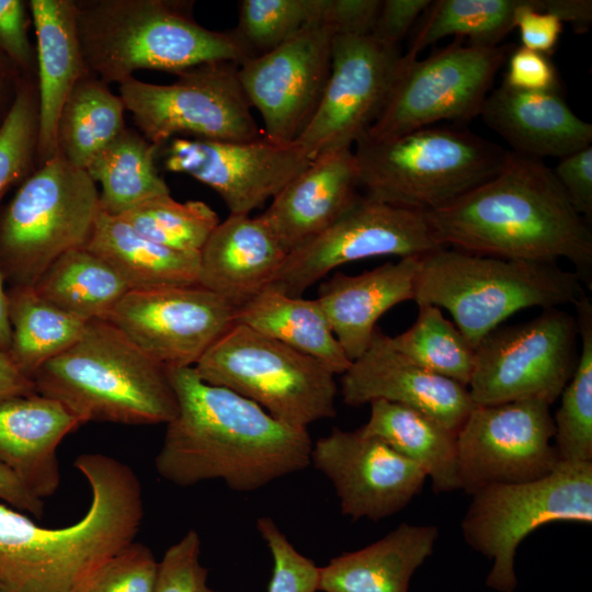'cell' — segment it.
Returning a JSON list of instances; mask_svg holds the SVG:
<instances>
[{
  "label": "cell",
  "mask_w": 592,
  "mask_h": 592,
  "mask_svg": "<svg viewBox=\"0 0 592 592\" xmlns=\"http://www.w3.org/2000/svg\"><path fill=\"white\" fill-rule=\"evenodd\" d=\"M178 413L155 458L158 475L190 487L219 479L251 492L310 464L307 429L286 424L252 400L203 380L194 367L167 368Z\"/></svg>",
  "instance_id": "obj_1"
},
{
  "label": "cell",
  "mask_w": 592,
  "mask_h": 592,
  "mask_svg": "<svg viewBox=\"0 0 592 592\" xmlns=\"http://www.w3.org/2000/svg\"><path fill=\"white\" fill-rule=\"evenodd\" d=\"M425 215L443 247L534 262L565 259L592 287L591 229L540 159L508 151L496 175Z\"/></svg>",
  "instance_id": "obj_2"
},
{
  "label": "cell",
  "mask_w": 592,
  "mask_h": 592,
  "mask_svg": "<svg viewBox=\"0 0 592 592\" xmlns=\"http://www.w3.org/2000/svg\"><path fill=\"white\" fill-rule=\"evenodd\" d=\"M73 466L91 492L77 522L44 527L0 503L3 592H82L105 561L135 540L144 517L136 473L100 453L81 454Z\"/></svg>",
  "instance_id": "obj_3"
},
{
  "label": "cell",
  "mask_w": 592,
  "mask_h": 592,
  "mask_svg": "<svg viewBox=\"0 0 592 592\" xmlns=\"http://www.w3.org/2000/svg\"><path fill=\"white\" fill-rule=\"evenodd\" d=\"M81 53L88 70L122 83L140 69L179 73L214 61L248 59L234 31L198 24L193 2L179 0H75Z\"/></svg>",
  "instance_id": "obj_4"
},
{
  "label": "cell",
  "mask_w": 592,
  "mask_h": 592,
  "mask_svg": "<svg viewBox=\"0 0 592 592\" xmlns=\"http://www.w3.org/2000/svg\"><path fill=\"white\" fill-rule=\"evenodd\" d=\"M36 392L60 402L81 424L169 423L178 401L167 368L104 319L34 375Z\"/></svg>",
  "instance_id": "obj_5"
},
{
  "label": "cell",
  "mask_w": 592,
  "mask_h": 592,
  "mask_svg": "<svg viewBox=\"0 0 592 592\" xmlns=\"http://www.w3.org/2000/svg\"><path fill=\"white\" fill-rule=\"evenodd\" d=\"M573 270L554 262L512 260L440 248L420 258L413 300L446 309L476 350L515 312L576 305L585 296Z\"/></svg>",
  "instance_id": "obj_6"
},
{
  "label": "cell",
  "mask_w": 592,
  "mask_h": 592,
  "mask_svg": "<svg viewBox=\"0 0 592 592\" xmlns=\"http://www.w3.org/2000/svg\"><path fill=\"white\" fill-rule=\"evenodd\" d=\"M365 196L420 212L440 208L496 175L508 151L467 130L428 126L353 150Z\"/></svg>",
  "instance_id": "obj_7"
},
{
  "label": "cell",
  "mask_w": 592,
  "mask_h": 592,
  "mask_svg": "<svg viewBox=\"0 0 592 592\" xmlns=\"http://www.w3.org/2000/svg\"><path fill=\"white\" fill-rule=\"evenodd\" d=\"M100 212L95 182L56 152L22 181L0 217L4 282L33 287L59 257L88 246Z\"/></svg>",
  "instance_id": "obj_8"
},
{
  "label": "cell",
  "mask_w": 592,
  "mask_h": 592,
  "mask_svg": "<svg viewBox=\"0 0 592 592\" xmlns=\"http://www.w3.org/2000/svg\"><path fill=\"white\" fill-rule=\"evenodd\" d=\"M212 385L252 400L295 428L337 414L334 374L303 354L246 325L235 322L194 366Z\"/></svg>",
  "instance_id": "obj_9"
},
{
  "label": "cell",
  "mask_w": 592,
  "mask_h": 592,
  "mask_svg": "<svg viewBox=\"0 0 592 592\" xmlns=\"http://www.w3.org/2000/svg\"><path fill=\"white\" fill-rule=\"evenodd\" d=\"M470 496L463 537L492 560L487 587L513 592L519 583L515 555L526 536L551 522L592 523V462H559L537 480L490 485Z\"/></svg>",
  "instance_id": "obj_10"
},
{
  "label": "cell",
  "mask_w": 592,
  "mask_h": 592,
  "mask_svg": "<svg viewBox=\"0 0 592 592\" xmlns=\"http://www.w3.org/2000/svg\"><path fill=\"white\" fill-rule=\"evenodd\" d=\"M239 65L206 62L177 73L169 84L134 77L119 84V96L138 132L162 147L178 137L251 141L263 137L241 88Z\"/></svg>",
  "instance_id": "obj_11"
},
{
  "label": "cell",
  "mask_w": 592,
  "mask_h": 592,
  "mask_svg": "<svg viewBox=\"0 0 592 592\" xmlns=\"http://www.w3.org/2000/svg\"><path fill=\"white\" fill-rule=\"evenodd\" d=\"M576 317L560 308L498 327L475 350L468 390L476 406L559 398L578 362Z\"/></svg>",
  "instance_id": "obj_12"
},
{
  "label": "cell",
  "mask_w": 592,
  "mask_h": 592,
  "mask_svg": "<svg viewBox=\"0 0 592 592\" xmlns=\"http://www.w3.org/2000/svg\"><path fill=\"white\" fill-rule=\"evenodd\" d=\"M506 46H465L454 42L422 59L402 55L387 101L365 135L385 139L441 121H469L480 114Z\"/></svg>",
  "instance_id": "obj_13"
},
{
  "label": "cell",
  "mask_w": 592,
  "mask_h": 592,
  "mask_svg": "<svg viewBox=\"0 0 592 592\" xmlns=\"http://www.w3.org/2000/svg\"><path fill=\"white\" fill-rule=\"evenodd\" d=\"M440 248L424 212L358 194L326 230L288 252L267 288L300 297L342 264L385 255L422 258Z\"/></svg>",
  "instance_id": "obj_14"
},
{
  "label": "cell",
  "mask_w": 592,
  "mask_h": 592,
  "mask_svg": "<svg viewBox=\"0 0 592 592\" xmlns=\"http://www.w3.org/2000/svg\"><path fill=\"white\" fill-rule=\"evenodd\" d=\"M460 490L537 480L559 464L550 405L524 399L476 406L457 430Z\"/></svg>",
  "instance_id": "obj_15"
},
{
  "label": "cell",
  "mask_w": 592,
  "mask_h": 592,
  "mask_svg": "<svg viewBox=\"0 0 592 592\" xmlns=\"http://www.w3.org/2000/svg\"><path fill=\"white\" fill-rule=\"evenodd\" d=\"M401 66L398 47L371 35H334L322 98L295 144L311 160L352 149L382 112Z\"/></svg>",
  "instance_id": "obj_16"
},
{
  "label": "cell",
  "mask_w": 592,
  "mask_h": 592,
  "mask_svg": "<svg viewBox=\"0 0 592 592\" xmlns=\"http://www.w3.org/2000/svg\"><path fill=\"white\" fill-rule=\"evenodd\" d=\"M237 308L207 288L128 291L104 320L166 368L194 367L236 322Z\"/></svg>",
  "instance_id": "obj_17"
},
{
  "label": "cell",
  "mask_w": 592,
  "mask_h": 592,
  "mask_svg": "<svg viewBox=\"0 0 592 592\" xmlns=\"http://www.w3.org/2000/svg\"><path fill=\"white\" fill-rule=\"evenodd\" d=\"M334 32L311 23L285 43L239 65L241 88L263 119V135L292 145L322 98L331 68Z\"/></svg>",
  "instance_id": "obj_18"
},
{
  "label": "cell",
  "mask_w": 592,
  "mask_h": 592,
  "mask_svg": "<svg viewBox=\"0 0 592 592\" xmlns=\"http://www.w3.org/2000/svg\"><path fill=\"white\" fill-rule=\"evenodd\" d=\"M160 152L170 172L187 174L214 190L230 214H247L273 198L311 162L295 143L264 136L251 141L173 138Z\"/></svg>",
  "instance_id": "obj_19"
},
{
  "label": "cell",
  "mask_w": 592,
  "mask_h": 592,
  "mask_svg": "<svg viewBox=\"0 0 592 592\" xmlns=\"http://www.w3.org/2000/svg\"><path fill=\"white\" fill-rule=\"evenodd\" d=\"M310 464L331 481L341 513L354 521L397 514L426 480L418 465L360 429L333 428L312 443Z\"/></svg>",
  "instance_id": "obj_20"
},
{
  "label": "cell",
  "mask_w": 592,
  "mask_h": 592,
  "mask_svg": "<svg viewBox=\"0 0 592 592\" xmlns=\"http://www.w3.org/2000/svg\"><path fill=\"white\" fill-rule=\"evenodd\" d=\"M341 396L358 407L386 400L421 411L457 431L476 407L468 387L394 350L376 327L367 350L341 375Z\"/></svg>",
  "instance_id": "obj_21"
},
{
  "label": "cell",
  "mask_w": 592,
  "mask_h": 592,
  "mask_svg": "<svg viewBox=\"0 0 592 592\" xmlns=\"http://www.w3.org/2000/svg\"><path fill=\"white\" fill-rule=\"evenodd\" d=\"M287 254L261 215L229 214L200 252L197 284L238 309L271 285Z\"/></svg>",
  "instance_id": "obj_22"
},
{
  "label": "cell",
  "mask_w": 592,
  "mask_h": 592,
  "mask_svg": "<svg viewBox=\"0 0 592 592\" xmlns=\"http://www.w3.org/2000/svg\"><path fill=\"white\" fill-rule=\"evenodd\" d=\"M352 149L322 153L291 180L261 214L287 252L332 225L358 196Z\"/></svg>",
  "instance_id": "obj_23"
},
{
  "label": "cell",
  "mask_w": 592,
  "mask_h": 592,
  "mask_svg": "<svg viewBox=\"0 0 592 592\" xmlns=\"http://www.w3.org/2000/svg\"><path fill=\"white\" fill-rule=\"evenodd\" d=\"M419 267L420 258H400L357 275L337 272L321 284L317 300L351 362L367 350L385 312L413 300Z\"/></svg>",
  "instance_id": "obj_24"
},
{
  "label": "cell",
  "mask_w": 592,
  "mask_h": 592,
  "mask_svg": "<svg viewBox=\"0 0 592 592\" xmlns=\"http://www.w3.org/2000/svg\"><path fill=\"white\" fill-rule=\"evenodd\" d=\"M519 155L563 158L591 146L592 125L558 91H522L504 83L487 95L480 114Z\"/></svg>",
  "instance_id": "obj_25"
},
{
  "label": "cell",
  "mask_w": 592,
  "mask_h": 592,
  "mask_svg": "<svg viewBox=\"0 0 592 592\" xmlns=\"http://www.w3.org/2000/svg\"><path fill=\"white\" fill-rule=\"evenodd\" d=\"M80 425L60 402L37 392L0 400V462L35 497H50L60 485L57 449Z\"/></svg>",
  "instance_id": "obj_26"
},
{
  "label": "cell",
  "mask_w": 592,
  "mask_h": 592,
  "mask_svg": "<svg viewBox=\"0 0 592 592\" xmlns=\"http://www.w3.org/2000/svg\"><path fill=\"white\" fill-rule=\"evenodd\" d=\"M27 5L36 35V162L41 166L57 152V123L67 96L91 72L81 53L75 0H31Z\"/></svg>",
  "instance_id": "obj_27"
},
{
  "label": "cell",
  "mask_w": 592,
  "mask_h": 592,
  "mask_svg": "<svg viewBox=\"0 0 592 592\" xmlns=\"http://www.w3.org/2000/svg\"><path fill=\"white\" fill-rule=\"evenodd\" d=\"M435 525L400 523L380 539L319 567L318 591L409 592L414 572L432 555Z\"/></svg>",
  "instance_id": "obj_28"
},
{
  "label": "cell",
  "mask_w": 592,
  "mask_h": 592,
  "mask_svg": "<svg viewBox=\"0 0 592 592\" xmlns=\"http://www.w3.org/2000/svg\"><path fill=\"white\" fill-rule=\"evenodd\" d=\"M105 261L129 291L197 284L200 253L167 248L102 210L86 247Z\"/></svg>",
  "instance_id": "obj_29"
},
{
  "label": "cell",
  "mask_w": 592,
  "mask_h": 592,
  "mask_svg": "<svg viewBox=\"0 0 592 592\" xmlns=\"http://www.w3.org/2000/svg\"><path fill=\"white\" fill-rule=\"evenodd\" d=\"M362 433L380 439L418 465L431 479L435 493L460 490L457 431L415 409L386 401L369 403Z\"/></svg>",
  "instance_id": "obj_30"
},
{
  "label": "cell",
  "mask_w": 592,
  "mask_h": 592,
  "mask_svg": "<svg viewBox=\"0 0 592 592\" xmlns=\"http://www.w3.org/2000/svg\"><path fill=\"white\" fill-rule=\"evenodd\" d=\"M236 322L306 354L334 375L351 365L316 299L265 288L237 309Z\"/></svg>",
  "instance_id": "obj_31"
},
{
  "label": "cell",
  "mask_w": 592,
  "mask_h": 592,
  "mask_svg": "<svg viewBox=\"0 0 592 592\" xmlns=\"http://www.w3.org/2000/svg\"><path fill=\"white\" fill-rule=\"evenodd\" d=\"M160 149L126 127L94 156L84 170L101 185L103 213L121 216L150 198L171 194L156 166Z\"/></svg>",
  "instance_id": "obj_32"
},
{
  "label": "cell",
  "mask_w": 592,
  "mask_h": 592,
  "mask_svg": "<svg viewBox=\"0 0 592 592\" xmlns=\"http://www.w3.org/2000/svg\"><path fill=\"white\" fill-rule=\"evenodd\" d=\"M125 105L107 83L89 73L67 96L58 117L57 152L86 169L94 156L125 128Z\"/></svg>",
  "instance_id": "obj_33"
},
{
  "label": "cell",
  "mask_w": 592,
  "mask_h": 592,
  "mask_svg": "<svg viewBox=\"0 0 592 592\" xmlns=\"http://www.w3.org/2000/svg\"><path fill=\"white\" fill-rule=\"evenodd\" d=\"M11 344L8 352L21 373L33 379L48 361L71 346L88 321L42 298L34 287H9Z\"/></svg>",
  "instance_id": "obj_34"
},
{
  "label": "cell",
  "mask_w": 592,
  "mask_h": 592,
  "mask_svg": "<svg viewBox=\"0 0 592 592\" xmlns=\"http://www.w3.org/2000/svg\"><path fill=\"white\" fill-rule=\"evenodd\" d=\"M33 287L42 298L86 321L105 319L129 291L121 276L87 248L59 257Z\"/></svg>",
  "instance_id": "obj_35"
},
{
  "label": "cell",
  "mask_w": 592,
  "mask_h": 592,
  "mask_svg": "<svg viewBox=\"0 0 592 592\" xmlns=\"http://www.w3.org/2000/svg\"><path fill=\"white\" fill-rule=\"evenodd\" d=\"M580 350L576 369L562 389L555 413L554 446L559 462H592V301L576 305Z\"/></svg>",
  "instance_id": "obj_36"
},
{
  "label": "cell",
  "mask_w": 592,
  "mask_h": 592,
  "mask_svg": "<svg viewBox=\"0 0 592 592\" xmlns=\"http://www.w3.org/2000/svg\"><path fill=\"white\" fill-rule=\"evenodd\" d=\"M522 0H439L431 2L424 23L405 54L417 58L429 45L451 35L466 36L470 44L498 46L513 30Z\"/></svg>",
  "instance_id": "obj_37"
},
{
  "label": "cell",
  "mask_w": 592,
  "mask_h": 592,
  "mask_svg": "<svg viewBox=\"0 0 592 592\" xmlns=\"http://www.w3.org/2000/svg\"><path fill=\"white\" fill-rule=\"evenodd\" d=\"M414 323L389 337V345L415 364L468 387L475 349L454 322L433 305H420Z\"/></svg>",
  "instance_id": "obj_38"
},
{
  "label": "cell",
  "mask_w": 592,
  "mask_h": 592,
  "mask_svg": "<svg viewBox=\"0 0 592 592\" xmlns=\"http://www.w3.org/2000/svg\"><path fill=\"white\" fill-rule=\"evenodd\" d=\"M145 238L183 252L200 253L219 224L202 201H175L171 194L150 198L118 216Z\"/></svg>",
  "instance_id": "obj_39"
},
{
  "label": "cell",
  "mask_w": 592,
  "mask_h": 592,
  "mask_svg": "<svg viewBox=\"0 0 592 592\" xmlns=\"http://www.w3.org/2000/svg\"><path fill=\"white\" fill-rule=\"evenodd\" d=\"M321 0H242L235 35L249 58L278 47L301 29L319 23Z\"/></svg>",
  "instance_id": "obj_40"
},
{
  "label": "cell",
  "mask_w": 592,
  "mask_h": 592,
  "mask_svg": "<svg viewBox=\"0 0 592 592\" xmlns=\"http://www.w3.org/2000/svg\"><path fill=\"white\" fill-rule=\"evenodd\" d=\"M38 93L36 78L24 77L0 127V202L5 190L25 180L36 162Z\"/></svg>",
  "instance_id": "obj_41"
},
{
  "label": "cell",
  "mask_w": 592,
  "mask_h": 592,
  "mask_svg": "<svg viewBox=\"0 0 592 592\" xmlns=\"http://www.w3.org/2000/svg\"><path fill=\"white\" fill-rule=\"evenodd\" d=\"M257 530L273 559L267 592H318L319 567L292 545L274 520L259 517Z\"/></svg>",
  "instance_id": "obj_42"
},
{
  "label": "cell",
  "mask_w": 592,
  "mask_h": 592,
  "mask_svg": "<svg viewBox=\"0 0 592 592\" xmlns=\"http://www.w3.org/2000/svg\"><path fill=\"white\" fill-rule=\"evenodd\" d=\"M158 563L148 546L134 540L105 561L82 592H153Z\"/></svg>",
  "instance_id": "obj_43"
},
{
  "label": "cell",
  "mask_w": 592,
  "mask_h": 592,
  "mask_svg": "<svg viewBox=\"0 0 592 592\" xmlns=\"http://www.w3.org/2000/svg\"><path fill=\"white\" fill-rule=\"evenodd\" d=\"M202 542L189 530L158 563L153 592H220L209 587L208 569L201 562Z\"/></svg>",
  "instance_id": "obj_44"
},
{
  "label": "cell",
  "mask_w": 592,
  "mask_h": 592,
  "mask_svg": "<svg viewBox=\"0 0 592 592\" xmlns=\"http://www.w3.org/2000/svg\"><path fill=\"white\" fill-rule=\"evenodd\" d=\"M27 4L0 0V53L27 78H36V49L27 34Z\"/></svg>",
  "instance_id": "obj_45"
},
{
  "label": "cell",
  "mask_w": 592,
  "mask_h": 592,
  "mask_svg": "<svg viewBox=\"0 0 592 592\" xmlns=\"http://www.w3.org/2000/svg\"><path fill=\"white\" fill-rule=\"evenodd\" d=\"M502 83L522 91H558L559 87L557 71L549 58L522 46L510 54Z\"/></svg>",
  "instance_id": "obj_46"
},
{
  "label": "cell",
  "mask_w": 592,
  "mask_h": 592,
  "mask_svg": "<svg viewBox=\"0 0 592 592\" xmlns=\"http://www.w3.org/2000/svg\"><path fill=\"white\" fill-rule=\"evenodd\" d=\"M380 4V0H321L319 23L334 35H369Z\"/></svg>",
  "instance_id": "obj_47"
},
{
  "label": "cell",
  "mask_w": 592,
  "mask_h": 592,
  "mask_svg": "<svg viewBox=\"0 0 592 592\" xmlns=\"http://www.w3.org/2000/svg\"><path fill=\"white\" fill-rule=\"evenodd\" d=\"M574 209L592 218V146L560 159L553 171Z\"/></svg>",
  "instance_id": "obj_48"
},
{
  "label": "cell",
  "mask_w": 592,
  "mask_h": 592,
  "mask_svg": "<svg viewBox=\"0 0 592 592\" xmlns=\"http://www.w3.org/2000/svg\"><path fill=\"white\" fill-rule=\"evenodd\" d=\"M514 27L520 31L522 47L550 55L562 32L561 21L554 14L539 10L537 0H522L514 16Z\"/></svg>",
  "instance_id": "obj_49"
},
{
  "label": "cell",
  "mask_w": 592,
  "mask_h": 592,
  "mask_svg": "<svg viewBox=\"0 0 592 592\" xmlns=\"http://www.w3.org/2000/svg\"><path fill=\"white\" fill-rule=\"evenodd\" d=\"M431 4L429 0H384L371 32L376 41L398 47L419 15Z\"/></svg>",
  "instance_id": "obj_50"
},
{
  "label": "cell",
  "mask_w": 592,
  "mask_h": 592,
  "mask_svg": "<svg viewBox=\"0 0 592 592\" xmlns=\"http://www.w3.org/2000/svg\"><path fill=\"white\" fill-rule=\"evenodd\" d=\"M0 499L15 510L41 517L44 501L29 491L15 474L0 462Z\"/></svg>",
  "instance_id": "obj_51"
},
{
  "label": "cell",
  "mask_w": 592,
  "mask_h": 592,
  "mask_svg": "<svg viewBox=\"0 0 592 592\" xmlns=\"http://www.w3.org/2000/svg\"><path fill=\"white\" fill-rule=\"evenodd\" d=\"M542 11L556 15L561 23H570L576 31H588L592 21L590 0H537Z\"/></svg>",
  "instance_id": "obj_52"
},
{
  "label": "cell",
  "mask_w": 592,
  "mask_h": 592,
  "mask_svg": "<svg viewBox=\"0 0 592 592\" xmlns=\"http://www.w3.org/2000/svg\"><path fill=\"white\" fill-rule=\"evenodd\" d=\"M36 394L33 379L14 365L9 354L0 350V400Z\"/></svg>",
  "instance_id": "obj_53"
},
{
  "label": "cell",
  "mask_w": 592,
  "mask_h": 592,
  "mask_svg": "<svg viewBox=\"0 0 592 592\" xmlns=\"http://www.w3.org/2000/svg\"><path fill=\"white\" fill-rule=\"evenodd\" d=\"M23 73L0 53V127L15 100Z\"/></svg>",
  "instance_id": "obj_54"
},
{
  "label": "cell",
  "mask_w": 592,
  "mask_h": 592,
  "mask_svg": "<svg viewBox=\"0 0 592 592\" xmlns=\"http://www.w3.org/2000/svg\"><path fill=\"white\" fill-rule=\"evenodd\" d=\"M11 344V326L9 320V301L4 280L0 270V350L9 352Z\"/></svg>",
  "instance_id": "obj_55"
},
{
  "label": "cell",
  "mask_w": 592,
  "mask_h": 592,
  "mask_svg": "<svg viewBox=\"0 0 592 592\" xmlns=\"http://www.w3.org/2000/svg\"><path fill=\"white\" fill-rule=\"evenodd\" d=\"M0 592H3V589H2L1 582H0Z\"/></svg>",
  "instance_id": "obj_56"
}]
</instances>
